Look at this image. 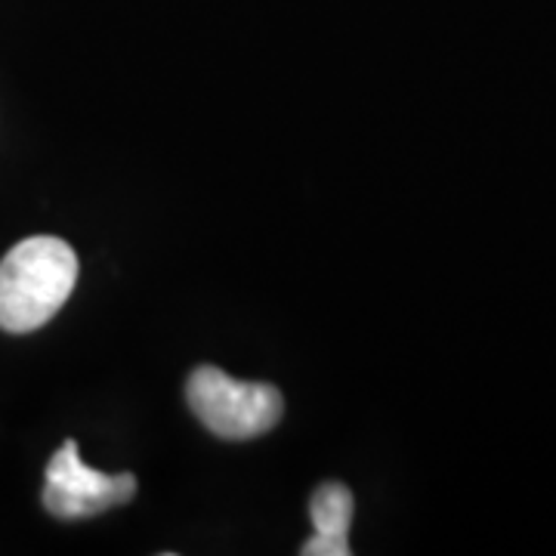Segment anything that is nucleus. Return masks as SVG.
Returning <instances> with one entry per match:
<instances>
[{"instance_id":"nucleus-1","label":"nucleus","mask_w":556,"mask_h":556,"mask_svg":"<svg viewBox=\"0 0 556 556\" xmlns=\"http://www.w3.org/2000/svg\"><path fill=\"white\" fill-rule=\"evenodd\" d=\"M78 281L72 244L53 236L20 241L0 260V328L28 334L43 328L65 306Z\"/></svg>"},{"instance_id":"nucleus-2","label":"nucleus","mask_w":556,"mask_h":556,"mask_svg":"<svg viewBox=\"0 0 556 556\" xmlns=\"http://www.w3.org/2000/svg\"><path fill=\"white\" fill-rule=\"evenodd\" d=\"M189 408L219 439H257L281 420V393L273 383L229 378L214 365H201L186 383Z\"/></svg>"},{"instance_id":"nucleus-3","label":"nucleus","mask_w":556,"mask_h":556,"mask_svg":"<svg viewBox=\"0 0 556 556\" xmlns=\"http://www.w3.org/2000/svg\"><path fill=\"white\" fill-rule=\"evenodd\" d=\"M134 495L137 479L130 473H102L87 467L72 439L47 464L43 507L56 519L97 517L134 501Z\"/></svg>"},{"instance_id":"nucleus-4","label":"nucleus","mask_w":556,"mask_h":556,"mask_svg":"<svg viewBox=\"0 0 556 556\" xmlns=\"http://www.w3.org/2000/svg\"><path fill=\"white\" fill-rule=\"evenodd\" d=\"M353 492L340 482L318 485L309 501L313 538L303 544L306 556H350V526H353Z\"/></svg>"}]
</instances>
